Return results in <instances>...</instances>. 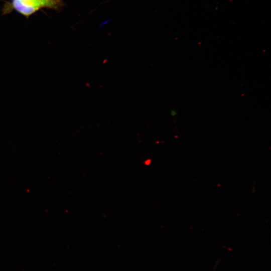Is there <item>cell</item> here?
<instances>
[{"label": "cell", "mask_w": 271, "mask_h": 271, "mask_svg": "<svg viewBox=\"0 0 271 271\" xmlns=\"http://www.w3.org/2000/svg\"><path fill=\"white\" fill-rule=\"evenodd\" d=\"M13 5L17 11L25 16H29L39 9L37 6L24 3L20 0H13Z\"/></svg>", "instance_id": "cell-1"}, {"label": "cell", "mask_w": 271, "mask_h": 271, "mask_svg": "<svg viewBox=\"0 0 271 271\" xmlns=\"http://www.w3.org/2000/svg\"><path fill=\"white\" fill-rule=\"evenodd\" d=\"M20 1L24 3H28L29 4L37 6L39 8L42 7L39 0H20Z\"/></svg>", "instance_id": "cell-3"}, {"label": "cell", "mask_w": 271, "mask_h": 271, "mask_svg": "<svg viewBox=\"0 0 271 271\" xmlns=\"http://www.w3.org/2000/svg\"><path fill=\"white\" fill-rule=\"evenodd\" d=\"M42 7L57 9L62 5V0H39Z\"/></svg>", "instance_id": "cell-2"}]
</instances>
